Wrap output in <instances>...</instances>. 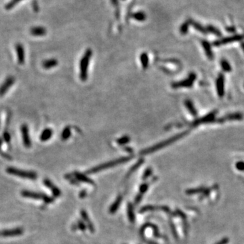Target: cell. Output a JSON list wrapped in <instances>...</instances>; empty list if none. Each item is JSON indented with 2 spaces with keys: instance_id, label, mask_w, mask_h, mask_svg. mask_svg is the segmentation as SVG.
I'll list each match as a JSON object with an SVG mask.
<instances>
[{
  "instance_id": "4",
  "label": "cell",
  "mask_w": 244,
  "mask_h": 244,
  "mask_svg": "<svg viewBox=\"0 0 244 244\" xmlns=\"http://www.w3.org/2000/svg\"><path fill=\"white\" fill-rule=\"evenodd\" d=\"M130 159H131V157H124L120 158V159H115V160H113L111 162H107L106 163L101 164V165L96 166L94 168H92V169L88 170L87 172L89 174L95 173V172H97L101 171V170H103L105 169H107V168H109L111 167L117 166V165H119V164L125 163V162L130 161Z\"/></svg>"
},
{
  "instance_id": "1",
  "label": "cell",
  "mask_w": 244,
  "mask_h": 244,
  "mask_svg": "<svg viewBox=\"0 0 244 244\" xmlns=\"http://www.w3.org/2000/svg\"><path fill=\"white\" fill-rule=\"evenodd\" d=\"M188 133V132L187 131V132H183L182 133L176 134V135L172 136V137H171L170 138H168V139H167L166 141H162L161 142L158 143V144H157V145H154L153 146L150 147V148H148V149H146L145 150H143L142 152H141V155H147V154H149V153H154L156 151H158V150L161 149H163V148H164V147H166V146L169 145H171L172 143H173V142H176V141L180 139V138H182L185 135H187Z\"/></svg>"
},
{
  "instance_id": "36",
  "label": "cell",
  "mask_w": 244,
  "mask_h": 244,
  "mask_svg": "<svg viewBox=\"0 0 244 244\" xmlns=\"http://www.w3.org/2000/svg\"><path fill=\"white\" fill-rule=\"evenodd\" d=\"M147 188H148V184H142V186L141 187V195L143 194L146 190Z\"/></svg>"
},
{
  "instance_id": "17",
  "label": "cell",
  "mask_w": 244,
  "mask_h": 244,
  "mask_svg": "<svg viewBox=\"0 0 244 244\" xmlns=\"http://www.w3.org/2000/svg\"><path fill=\"white\" fill-rule=\"evenodd\" d=\"M58 62L56 58H50L42 62V66L45 69H50L58 65Z\"/></svg>"
},
{
  "instance_id": "33",
  "label": "cell",
  "mask_w": 244,
  "mask_h": 244,
  "mask_svg": "<svg viewBox=\"0 0 244 244\" xmlns=\"http://www.w3.org/2000/svg\"><path fill=\"white\" fill-rule=\"evenodd\" d=\"M128 216L130 218V220H131L132 222L134 220V214H133V210H132V207L131 205H128Z\"/></svg>"
},
{
  "instance_id": "21",
  "label": "cell",
  "mask_w": 244,
  "mask_h": 244,
  "mask_svg": "<svg viewBox=\"0 0 244 244\" xmlns=\"http://www.w3.org/2000/svg\"><path fill=\"white\" fill-rule=\"evenodd\" d=\"M131 17L138 21H141V22H142V21H144L146 20V16L144 12L139 11V12H135V13H133L131 16Z\"/></svg>"
},
{
  "instance_id": "34",
  "label": "cell",
  "mask_w": 244,
  "mask_h": 244,
  "mask_svg": "<svg viewBox=\"0 0 244 244\" xmlns=\"http://www.w3.org/2000/svg\"><path fill=\"white\" fill-rule=\"evenodd\" d=\"M142 162H143V160H142V159H141V160H140L139 162H138V163L136 164V165H134V166L132 167V169L130 170V172H128V176H130V174H131L132 172H133L134 170H136V169H137V167H139V166L141 165V164L142 163Z\"/></svg>"
},
{
  "instance_id": "26",
  "label": "cell",
  "mask_w": 244,
  "mask_h": 244,
  "mask_svg": "<svg viewBox=\"0 0 244 244\" xmlns=\"http://www.w3.org/2000/svg\"><path fill=\"white\" fill-rule=\"evenodd\" d=\"M220 66L222 69L225 71V72H231V70H232V68H231L229 62L225 59H223L220 61Z\"/></svg>"
},
{
  "instance_id": "9",
  "label": "cell",
  "mask_w": 244,
  "mask_h": 244,
  "mask_svg": "<svg viewBox=\"0 0 244 244\" xmlns=\"http://www.w3.org/2000/svg\"><path fill=\"white\" fill-rule=\"evenodd\" d=\"M243 39V36L241 35H235L231 37H225V38L219 40L218 41H216L214 43V45L216 46H220L222 45H225L229 43H232V42L234 41H241Z\"/></svg>"
},
{
  "instance_id": "40",
  "label": "cell",
  "mask_w": 244,
  "mask_h": 244,
  "mask_svg": "<svg viewBox=\"0 0 244 244\" xmlns=\"http://www.w3.org/2000/svg\"><path fill=\"white\" fill-rule=\"evenodd\" d=\"M111 2L113 4H114V5H115V4L118 3V1H117V0H111Z\"/></svg>"
},
{
  "instance_id": "11",
  "label": "cell",
  "mask_w": 244,
  "mask_h": 244,
  "mask_svg": "<svg viewBox=\"0 0 244 244\" xmlns=\"http://www.w3.org/2000/svg\"><path fill=\"white\" fill-rule=\"evenodd\" d=\"M216 90L219 97H223L225 95V77L222 74H219L216 79Z\"/></svg>"
},
{
  "instance_id": "10",
  "label": "cell",
  "mask_w": 244,
  "mask_h": 244,
  "mask_svg": "<svg viewBox=\"0 0 244 244\" xmlns=\"http://www.w3.org/2000/svg\"><path fill=\"white\" fill-rule=\"evenodd\" d=\"M15 50L19 64L20 65H24L25 62V51L23 45L20 43H17L15 45Z\"/></svg>"
},
{
  "instance_id": "18",
  "label": "cell",
  "mask_w": 244,
  "mask_h": 244,
  "mask_svg": "<svg viewBox=\"0 0 244 244\" xmlns=\"http://www.w3.org/2000/svg\"><path fill=\"white\" fill-rule=\"evenodd\" d=\"M44 184L45 185L46 187L50 188V189H51L52 192L53 193L55 197H58L60 195H61V191L59 189H58L55 185H54L51 181H50V180L45 178L44 180Z\"/></svg>"
},
{
  "instance_id": "38",
  "label": "cell",
  "mask_w": 244,
  "mask_h": 244,
  "mask_svg": "<svg viewBox=\"0 0 244 244\" xmlns=\"http://www.w3.org/2000/svg\"><path fill=\"white\" fill-rule=\"evenodd\" d=\"M226 30L227 31H229V32H231V33H233V32H235V29L234 28V27H228V28H226Z\"/></svg>"
},
{
  "instance_id": "23",
  "label": "cell",
  "mask_w": 244,
  "mask_h": 244,
  "mask_svg": "<svg viewBox=\"0 0 244 244\" xmlns=\"http://www.w3.org/2000/svg\"><path fill=\"white\" fill-rule=\"evenodd\" d=\"M71 134V128L69 126H66V127H65L64 130H62L61 134V139L64 141H66L70 137Z\"/></svg>"
},
{
  "instance_id": "30",
  "label": "cell",
  "mask_w": 244,
  "mask_h": 244,
  "mask_svg": "<svg viewBox=\"0 0 244 244\" xmlns=\"http://www.w3.org/2000/svg\"><path fill=\"white\" fill-rule=\"evenodd\" d=\"M130 140V138L129 136H124L118 138V139L117 140V142L118 143L119 145H125V144H127L128 142H129Z\"/></svg>"
},
{
  "instance_id": "27",
  "label": "cell",
  "mask_w": 244,
  "mask_h": 244,
  "mask_svg": "<svg viewBox=\"0 0 244 244\" xmlns=\"http://www.w3.org/2000/svg\"><path fill=\"white\" fill-rule=\"evenodd\" d=\"M206 29V31L209 32L210 33H212V34L215 35L216 36H221V33L220 31L218 30V29H216L215 27L212 26V25H208L207 26Z\"/></svg>"
},
{
  "instance_id": "14",
  "label": "cell",
  "mask_w": 244,
  "mask_h": 244,
  "mask_svg": "<svg viewBox=\"0 0 244 244\" xmlns=\"http://www.w3.org/2000/svg\"><path fill=\"white\" fill-rule=\"evenodd\" d=\"M31 35L35 37H41L44 36L47 33V30L44 27L36 26L33 27L30 29Z\"/></svg>"
},
{
  "instance_id": "22",
  "label": "cell",
  "mask_w": 244,
  "mask_h": 244,
  "mask_svg": "<svg viewBox=\"0 0 244 244\" xmlns=\"http://www.w3.org/2000/svg\"><path fill=\"white\" fill-rule=\"evenodd\" d=\"M190 20V24L193 25V27H194L197 31L202 33H204V34H205V33H206L207 32L206 31V29L201 26V25L199 23L195 22V21L193 20Z\"/></svg>"
},
{
  "instance_id": "12",
  "label": "cell",
  "mask_w": 244,
  "mask_h": 244,
  "mask_svg": "<svg viewBox=\"0 0 244 244\" xmlns=\"http://www.w3.org/2000/svg\"><path fill=\"white\" fill-rule=\"evenodd\" d=\"M216 111H212L211 113H210L209 114L207 115H205L201 118L197 119L193 123V125L195 126V125H198L201 124H207V123H211V122H214L215 121V116H216Z\"/></svg>"
},
{
  "instance_id": "19",
  "label": "cell",
  "mask_w": 244,
  "mask_h": 244,
  "mask_svg": "<svg viewBox=\"0 0 244 244\" xmlns=\"http://www.w3.org/2000/svg\"><path fill=\"white\" fill-rule=\"evenodd\" d=\"M53 135V131L51 128L44 129L40 134V140L42 142H46L52 138Z\"/></svg>"
},
{
  "instance_id": "16",
  "label": "cell",
  "mask_w": 244,
  "mask_h": 244,
  "mask_svg": "<svg viewBox=\"0 0 244 244\" xmlns=\"http://www.w3.org/2000/svg\"><path fill=\"white\" fill-rule=\"evenodd\" d=\"M201 45L203 46V48L205 52L206 56H208L210 60H212L214 58V54L212 50L211 45H210L208 41L205 40L201 41Z\"/></svg>"
},
{
  "instance_id": "5",
  "label": "cell",
  "mask_w": 244,
  "mask_h": 244,
  "mask_svg": "<svg viewBox=\"0 0 244 244\" xmlns=\"http://www.w3.org/2000/svg\"><path fill=\"white\" fill-rule=\"evenodd\" d=\"M21 195L24 197H28V198H31L34 199H42L44 200L45 204H50L53 202L54 201L53 198L48 197L45 194H42V193L36 192H32L27 190H24L21 192Z\"/></svg>"
},
{
  "instance_id": "13",
  "label": "cell",
  "mask_w": 244,
  "mask_h": 244,
  "mask_svg": "<svg viewBox=\"0 0 244 244\" xmlns=\"http://www.w3.org/2000/svg\"><path fill=\"white\" fill-rule=\"evenodd\" d=\"M23 233V230L21 228H16L13 229H7L3 230L1 233H0V235H2L3 237H14V236H19V235H21Z\"/></svg>"
},
{
  "instance_id": "25",
  "label": "cell",
  "mask_w": 244,
  "mask_h": 244,
  "mask_svg": "<svg viewBox=\"0 0 244 244\" xmlns=\"http://www.w3.org/2000/svg\"><path fill=\"white\" fill-rule=\"evenodd\" d=\"M190 20H187V21H185L184 23H183V24L180 26V33H181L182 35H186L188 31V27H189V25H190Z\"/></svg>"
},
{
  "instance_id": "3",
  "label": "cell",
  "mask_w": 244,
  "mask_h": 244,
  "mask_svg": "<svg viewBox=\"0 0 244 244\" xmlns=\"http://www.w3.org/2000/svg\"><path fill=\"white\" fill-rule=\"evenodd\" d=\"M6 172L7 173H8L9 174L19 176V177L20 178H28L29 180H35L37 178V174L35 172L20 170L19 168H16L14 167H7Z\"/></svg>"
},
{
  "instance_id": "29",
  "label": "cell",
  "mask_w": 244,
  "mask_h": 244,
  "mask_svg": "<svg viewBox=\"0 0 244 244\" xmlns=\"http://www.w3.org/2000/svg\"><path fill=\"white\" fill-rule=\"evenodd\" d=\"M75 176H76L78 180H82V181H83V182H86V183H90V184L94 183L93 181H92L91 180L88 178L85 175H83V174H79V173H77L76 174H75Z\"/></svg>"
},
{
  "instance_id": "41",
  "label": "cell",
  "mask_w": 244,
  "mask_h": 244,
  "mask_svg": "<svg viewBox=\"0 0 244 244\" xmlns=\"http://www.w3.org/2000/svg\"><path fill=\"white\" fill-rule=\"evenodd\" d=\"M241 48H242V50H243V52H244V42H242V43L241 44Z\"/></svg>"
},
{
  "instance_id": "28",
  "label": "cell",
  "mask_w": 244,
  "mask_h": 244,
  "mask_svg": "<svg viewBox=\"0 0 244 244\" xmlns=\"http://www.w3.org/2000/svg\"><path fill=\"white\" fill-rule=\"evenodd\" d=\"M121 199H122V198H121V196H119L118 197H117V199H116L115 202L112 205V206H111V208H110V212H111V213H115V211L117 210V208H118L119 205V204H120V203H121Z\"/></svg>"
},
{
  "instance_id": "8",
  "label": "cell",
  "mask_w": 244,
  "mask_h": 244,
  "mask_svg": "<svg viewBox=\"0 0 244 244\" xmlns=\"http://www.w3.org/2000/svg\"><path fill=\"white\" fill-rule=\"evenodd\" d=\"M20 132L22 134L23 142V145L25 146V148L29 149L32 146V142L29 135V130L28 125L26 124H24L20 126Z\"/></svg>"
},
{
  "instance_id": "31",
  "label": "cell",
  "mask_w": 244,
  "mask_h": 244,
  "mask_svg": "<svg viewBox=\"0 0 244 244\" xmlns=\"http://www.w3.org/2000/svg\"><path fill=\"white\" fill-rule=\"evenodd\" d=\"M21 1H22V0H11V1L6 6V10L12 9V8H13L16 5V4H18Z\"/></svg>"
},
{
  "instance_id": "39",
  "label": "cell",
  "mask_w": 244,
  "mask_h": 244,
  "mask_svg": "<svg viewBox=\"0 0 244 244\" xmlns=\"http://www.w3.org/2000/svg\"><path fill=\"white\" fill-rule=\"evenodd\" d=\"M3 139L2 137H0V151H1V149H2V146L3 145Z\"/></svg>"
},
{
  "instance_id": "2",
  "label": "cell",
  "mask_w": 244,
  "mask_h": 244,
  "mask_svg": "<svg viewBox=\"0 0 244 244\" xmlns=\"http://www.w3.org/2000/svg\"><path fill=\"white\" fill-rule=\"evenodd\" d=\"M92 55V52L90 49L87 50L84 53L79 64V70H80V79L82 81H86L88 79V69L89 66L90 58Z\"/></svg>"
},
{
  "instance_id": "20",
  "label": "cell",
  "mask_w": 244,
  "mask_h": 244,
  "mask_svg": "<svg viewBox=\"0 0 244 244\" xmlns=\"http://www.w3.org/2000/svg\"><path fill=\"white\" fill-rule=\"evenodd\" d=\"M184 104H185V106H186L187 109H188V111L191 113V114L193 116L196 117L197 115V111L196 109L194 106V104H193V102L191 101V100L187 99L184 101Z\"/></svg>"
},
{
  "instance_id": "37",
  "label": "cell",
  "mask_w": 244,
  "mask_h": 244,
  "mask_svg": "<svg viewBox=\"0 0 244 244\" xmlns=\"http://www.w3.org/2000/svg\"><path fill=\"white\" fill-rule=\"evenodd\" d=\"M151 172H152V170H151V168H149V169H147L146 170V172H145L144 176H143V178H145L148 177V176L151 174Z\"/></svg>"
},
{
  "instance_id": "6",
  "label": "cell",
  "mask_w": 244,
  "mask_h": 244,
  "mask_svg": "<svg viewBox=\"0 0 244 244\" xmlns=\"http://www.w3.org/2000/svg\"><path fill=\"white\" fill-rule=\"evenodd\" d=\"M196 74L194 73H191L189 74L188 77L183 79V80L178 82H174L172 84V87L173 88H191L193 83H194V82L196 79Z\"/></svg>"
},
{
  "instance_id": "24",
  "label": "cell",
  "mask_w": 244,
  "mask_h": 244,
  "mask_svg": "<svg viewBox=\"0 0 244 244\" xmlns=\"http://www.w3.org/2000/svg\"><path fill=\"white\" fill-rule=\"evenodd\" d=\"M141 62L142 63V68L145 69L148 67L149 65V58L148 56H147V54L146 53H142L141 55Z\"/></svg>"
},
{
  "instance_id": "35",
  "label": "cell",
  "mask_w": 244,
  "mask_h": 244,
  "mask_svg": "<svg viewBox=\"0 0 244 244\" xmlns=\"http://www.w3.org/2000/svg\"><path fill=\"white\" fill-rule=\"evenodd\" d=\"M0 155H1L3 158H5V159H8V160H11V159H12V157L10 156V155H8V154H7V153H4V152H3V151H0Z\"/></svg>"
},
{
  "instance_id": "7",
  "label": "cell",
  "mask_w": 244,
  "mask_h": 244,
  "mask_svg": "<svg viewBox=\"0 0 244 244\" xmlns=\"http://www.w3.org/2000/svg\"><path fill=\"white\" fill-rule=\"evenodd\" d=\"M16 82V79L12 75H9L8 76L4 82L0 86V96H3L5 95L8 91L9 90L12 86L14 85Z\"/></svg>"
},
{
  "instance_id": "15",
  "label": "cell",
  "mask_w": 244,
  "mask_h": 244,
  "mask_svg": "<svg viewBox=\"0 0 244 244\" xmlns=\"http://www.w3.org/2000/svg\"><path fill=\"white\" fill-rule=\"evenodd\" d=\"M243 118V115L240 113H235L229 114L225 116L223 118L220 119V120H217L218 122H224L225 121H239L242 120Z\"/></svg>"
},
{
  "instance_id": "32",
  "label": "cell",
  "mask_w": 244,
  "mask_h": 244,
  "mask_svg": "<svg viewBox=\"0 0 244 244\" xmlns=\"http://www.w3.org/2000/svg\"><path fill=\"white\" fill-rule=\"evenodd\" d=\"M2 138L3 139V141H5L6 143H10V142L11 141V136H10V132H8L7 130H5V131L3 132Z\"/></svg>"
}]
</instances>
